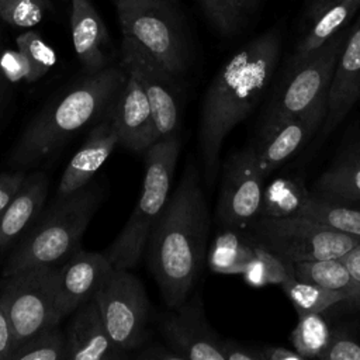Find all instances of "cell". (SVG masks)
<instances>
[{
	"label": "cell",
	"mask_w": 360,
	"mask_h": 360,
	"mask_svg": "<svg viewBox=\"0 0 360 360\" xmlns=\"http://www.w3.org/2000/svg\"><path fill=\"white\" fill-rule=\"evenodd\" d=\"M281 31L274 27L239 48L217 72L202 98L198 145L204 180L212 186L229 132L257 105L276 72Z\"/></svg>",
	"instance_id": "1"
},
{
	"label": "cell",
	"mask_w": 360,
	"mask_h": 360,
	"mask_svg": "<svg viewBox=\"0 0 360 360\" xmlns=\"http://www.w3.org/2000/svg\"><path fill=\"white\" fill-rule=\"evenodd\" d=\"M208 231V205L200 172L191 160L146 243L150 273L169 308L183 304L194 288L207 259Z\"/></svg>",
	"instance_id": "2"
},
{
	"label": "cell",
	"mask_w": 360,
	"mask_h": 360,
	"mask_svg": "<svg viewBox=\"0 0 360 360\" xmlns=\"http://www.w3.org/2000/svg\"><path fill=\"white\" fill-rule=\"evenodd\" d=\"M125 79L122 65L87 73L28 124L13 148L10 163L18 169L35 165L73 134L96 124L110 111Z\"/></svg>",
	"instance_id": "3"
},
{
	"label": "cell",
	"mask_w": 360,
	"mask_h": 360,
	"mask_svg": "<svg viewBox=\"0 0 360 360\" xmlns=\"http://www.w3.org/2000/svg\"><path fill=\"white\" fill-rule=\"evenodd\" d=\"M104 197V188L90 181L69 195H56L28 228L10 255L3 277L35 266H60L80 249L82 238Z\"/></svg>",
	"instance_id": "4"
},
{
	"label": "cell",
	"mask_w": 360,
	"mask_h": 360,
	"mask_svg": "<svg viewBox=\"0 0 360 360\" xmlns=\"http://www.w3.org/2000/svg\"><path fill=\"white\" fill-rule=\"evenodd\" d=\"M121 48L135 51L169 75L181 76L190 63V41L173 0H115Z\"/></svg>",
	"instance_id": "5"
},
{
	"label": "cell",
	"mask_w": 360,
	"mask_h": 360,
	"mask_svg": "<svg viewBox=\"0 0 360 360\" xmlns=\"http://www.w3.org/2000/svg\"><path fill=\"white\" fill-rule=\"evenodd\" d=\"M179 153V135L162 138L145 152V176L141 195L124 228L104 252L112 267L131 270L139 262L149 235L172 194Z\"/></svg>",
	"instance_id": "6"
},
{
	"label": "cell",
	"mask_w": 360,
	"mask_h": 360,
	"mask_svg": "<svg viewBox=\"0 0 360 360\" xmlns=\"http://www.w3.org/2000/svg\"><path fill=\"white\" fill-rule=\"evenodd\" d=\"M246 232L256 245L290 263L342 257L360 242L305 217H257Z\"/></svg>",
	"instance_id": "7"
},
{
	"label": "cell",
	"mask_w": 360,
	"mask_h": 360,
	"mask_svg": "<svg viewBox=\"0 0 360 360\" xmlns=\"http://www.w3.org/2000/svg\"><path fill=\"white\" fill-rule=\"evenodd\" d=\"M58 280L59 266H35L4 276L0 304L11 325L14 350L37 333L60 323L56 315Z\"/></svg>",
	"instance_id": "8"
},
{
	"label": "cell",
	"mask_w": 360,
	"mask_h": 360,
	"mask_svg": "<svg viewBox=\"0 0 360 360\" xmlns=\"http://www.w3.org/2000/svg\"><path fill=\"white\" fill-rule=\"evenodd\" d=\"M94 297L110 338L129 357L148 336L150 305L142 281L128 269L112 267Z\"/></svg>",
	"instance_id": "9"
},
{
	"label": "cell",
	"mask_w": 360,
	"mask_h": 360,
	"mask_svg": "<svg viewBox=\"0 0 360 360\" xmlns=\"http://www.w3.org/2000/svg\"><path fill=\"white\" fill-rule=\"evenodd\" d=\"M349 28L346 25L300 65L290 69L287 80L263 115L259 132L328 98L338 56L349 34Z\"/></svg>",
	"instance_id": "10"
},
{
	"label": "cell",
	"mask_w": 360,
	"mask_h": 360,
	"mask_svg": "<svg viewBox=\"0 0 360 360\" xmlns=\"http://www.w3.org/2000/svg\"><path fill=\"white\" fill-rule=\"evenodd\" d=\"M264 180L253 143L225 160L215 211L221 228L245 231L250 226L260 214Z\"/></svg>",
	"instance_id": "11"
},
{
	"label": "cell",
	"mask_w": 360,
	"mask_h": 360,
	"mask_svg": "<svg viewBox=\"0 0 360 360\" xmlns=\"http://www.w3.org/2000/svg\"><path fill=\"white\" fill-rule=\"evenodd\" d=\"M160 332L181 360H224L222 338L210 325L200 295L165 314Z\"/></svg>",
	"instance_id": "12"
},
{
	"label": "cell",
	"mask_w": 360,
	"mask_h": 360,
	"mask_svg": "<svg viewBox=\"0 0 360 360\" xmlns=\"http://www.w3.org/2000/svg\"><path fill=\"white\" fill-rule=\"evenodd\" d=\"M328 98L318 101L305 111L284 118L259 132L253 143L262 174L267 179L281 163L295 155L322 127Z\"/></svg>",
	"instance_id": "13"
},
{
	"label": "cell",
	"mask_w": 360,
	"mask_h": 360,
	"mask_svg": "<svg viewBox=\"0 0 360 360\" xmlns=\"http://www.w3.org/2000/svg\"><path fill=\"white\" fill-rule=\"evenodd\" d=\"M121 65L141 83L155 120L158 141L177 135L180 127V101L174 76L169 75L143 55L121 48Z\"/></svg>",
	"instance_id": "14"
},
{
	"label": "cell",
	"mask_w": 360,
	"mask_h": 360,
	"mask_svg": "<svg viewBox=\"0 0 360 360\" xmlns=\"http://www.w3.org/2000/svg\"><path fill=\"white\" fill-rule=\"evenodd\" d=\"M360 100V14L349 28L330 82L321 135L329 136Z\"/></svg>",
	"instance_id": "15"
},
{
	"label": "cell",
	"mask_w": 360,
	"mask_h": 360,
	"mask_svg": "<svg viewBox=\"0 0 360 360\" xmlns=\"http://www.w3.org/2000/svg\"><path fill=\"white\" fill-rule=\"evenodd\" d=\"M112 270L111 262L104 253L76 250L59 266L56 315L58 319L73 314L83 302L91 298L108 273Z\"/></svg>",
	"instance_id": "16"
},
{
	"label": "cell",
	"mask_w": 360,
	"mask_h": 360,
	"mask_svg": "<svg viewBox=\"0 0 360 360\" xmlns=\"http://www.w3.org/2000/svg\"><path fill=\"white\" fill-rule=\"evenodd\" d=\"M110 114L122 148L146 152L158 141L150 104L134 75L127 72L125 83L112 103Z\"/></svg>",
	"instance_id": "17"
},
{
	"label": "cell",
	"mask_w": 360,
	"mask_h": 360,
	"mask_svg": "<svg viewBox=\"0 0 360 360\" xmlns=\"http://www.w3.org/2000/svg\"><path fill=\"white\" fill-rule=\"evenodd\" d=\"M65 335L68 360L128 359L110 338L94 295L73 311Z\"/></svg>",
	"instance_id": "18"
},
{
	"label": "cell",
	"mask_w": 360,
	"mask_h": 360,
	"mask_svg": "<svg viewBox=\"0 0 360 360\" xmlns=\"http://www.w3.org/2000/svg\"><path fill=\"white\" fill-rule=\"evenodd\" d=\"M118 145V134L108 111L94 124L82 148L68 163L59 180L56 195H69L89 184Z\"/></svg>",
	"instance_id": "19"
},
{
	"label": "cell",
	"mask_w": 360,
	"mask_h": 360,
	"mask_svg": "<svg viewBox=\"0 0 360 360\" xmlns=\"http://www.w3.org/2000/svg\"><path fill=\"white\" fill-rule=\"evenodd\" d=\"M48 197V177L35 172L25 176L15 197L0 214V255L37 221Z\"/></svg>",
	"instance_id": "20"
},
{
	"label": "cell",
	"mask_w": 360,
	"mask_h": 360,
	"mask_svg": "<svg viewBox=\"0 0 360 360\" xmlns=\"http://www.w3.org/2000/svg\"><path fill=\"white\" fill-rule=\"evenodd\" d=\"M70 32L76 56L86 73L104 69L107 66L104 53L107 28L89 0H72Z\"/></svg>",
	"instance_id": "21"
},
{
	"label": "cell",
	"mask_w": 360,
	"mask_h": 360,
	"mask_svg": "<svg viewBox=\"0 0 360 360\" xmlns=\"http://www.w3.org/2000/svg\"><path fill=\"white\" fill-rule=\"evenodd\" d=\"M359 10L360 0H330L323 4L311 17V27L298 41L290 59V69L300 65L305 58L343 30Z\"/></svg>",
	"instance_id": "22"
},
{
	"label": "cell",
	"mask_w": 360,
	"mask_h": 360,
	"mask_svg": "<svg viewBox=\"0 0 360 360\" xmlns=\"http://www.w3.org/2000/svg\"><path fill=\"white\" fill-rule=\"evenodd\" d=\"M315 191L328 198L360 204V142L339 152L318 177Z\"/></svg>",
	"instance_id": "23"
},
{
	"label": "cell",
	"mask_w": 360,
	"mask_h": 360,
	"mask_svg": "<svg viewBox=\"0 0 360 360\" xmlns=\"http://www.w3.org/2000/svg\"><path fill=\"white\" fill-rule=\"evenodd\" d=\"M294 277L342 292L347 302L360 307V287L353 280L342 257L304 260L292 263Z\"/></svg>",
	"instance_id": "24"
},
{
	"label": "cell",
	"mask_w": 360,
	"mask_h": 360,
	"mask_svg": "<svg viewBox=\"0 0 360 360\" xmlns=\"http://www.w3.org/2000/svg\"><path fill=\"white\" fill-rule=\"evenodd\" d=\"M256 243L249 233L240 229L222 228L210 252V269L221 274H242L255 256Z\"/></svg>",
	"instance_id": "25"
},
{
	"label": "cell",
	"mask_w": 360,
	"mask_h": 360,
	"mask_svg": "<svg viewBox=\"0 0 360 360\" xmlns=\"http://www.w3.org/2000/svg\"><path fill=\"white\" fill-rule=\"evenodd\" d=\"M309 197L311 191L302 180L290 176L276 177L264 186L259 217H300Z\"/></svg>",
	"instance_id": "26"
},
{
	"label": "cell",
	"mask_w": 360,
	"mask_h": 360,
	"mask_svg": "<svg viewBox=\"0 0 360 360\" xmlns=\"http://www.w3.org/2000/svg\"><path fill=\"white\" fill-rule=\"evenodd\" d=\"M300 217L316 221L335 231L360 238V208L353 202L311 193Z\"/></svg>",
	"instance_id": "27"
},
{
	"label": "cell",
	"mask_w": 360,
	"mask_h": 360,
	"mask_svg": "<svg viewBox=\"0 0 360 360\" xmlns=\"http://www.w3.org/2000/svg\"><path fill=\"white\" fill-rule=\"evenodd\" d=\"M281 288L298 315L322 314L336 304L347 302L346 295L342 292L295 277L283 283Z\"/></svg>",
	"instance_id": "28"
},
{
	"label": "cell",
	"mask_w": 360,
	"mask_h": 360,
	"mask_svg": "<svg viewBox=\"0 0 360 360\" xmlns=\"http://www.w3.org/2000/svg\"><path fill=\"white\" fill-rule=\"evenodd\" d=\"M332 339V330L322 314L298 315L297 326L290 335L294 350L304 359H319Z\"/></svg>",
	"instance_id": "29"
},
{
	"label": "cell",
	"mask_w": 360,
	"mask_h": 360,
	"mask_svg": "<svg viewBox=\"0 0 360 360\" xmlns=\"http://www.w3.org/2000/svg\"><path fill=\"white\" fill-rule=\"evenodd\" d=\"M243 280L252 287L278 284L294 277L292 263L283 260L267 249L256 245L255 256L242 273Z\"/></svg>",
	"instance_id": "30"
},
{
	"label": "cell",
	"mask_w": 360,
	"mask_h": 360,
	"mask_svg": "<svg viewBox=\"0 0 360 360\" xmlns=\"http://www.w3.org/2000/svg\"><path fill=\"white\" fill-rule=\"evenodd\" d=\"M10 360H68L66 335L59 325L48 328L20 345Z\"/></svg>",
	"instance_id": "31"
},
{
	"label": "cell",
	"mask_w": 360,
	"mask_h": 360,
	"mask_svg": "<svg viewBox=\"0 0 360 360\" xmlns=\"http://www.w3.org/2000/svg\"><path fill=\"white\" fill-rule=\"evenodd\" d=\"M17 49L24 55L30 66L28 83L39 80L55 65V51L35 31H25L15 39Z\"/></svg>",
	"instance_id": "32"
},
{
	"label": "cell",
	"mask_w": 360,
	"mask_h": 360,
	"mask_svg": "<svg viewBox=\"0 0 360 360\" xmlns=\"http://www.w3.org/2000/svg\"><path fill=\"white\" fill-rule=\"evenodd\" d=\"M46 8L48 0H0V18L14 28H32Z\"/></svg>",
	"instance_id": "33"
},
{
	"label": "cell",
	"mask_w": 360,
	"mask_h": 360,
	"mask_svg": "<svg viewBox=\"0 0 360 360\" xmlns=\"http://www.w3.org/2000/svg\"><path fill=\"white\" fill-rule=\"evenodd\" d=\"M211 24L222 34H235L245 17L238 0H198Z\"/></svg>",
	"instance_id": "34"
},
{
	"label": "cell",
	"mask_w": 360,
	"mask_h": 360,
	"mask_svg": "<svg viewBox=\"0 0 360 360\" xmlns=\"http://www.w3.org/2000/svg\"><path fill=\"white\" fill-rule=\"evenodd\" d=\"M321 360H360V338L346 329L332 330V339Z\"/></svg>",
	"instance_id": "35"
},
{
	"label": "cell",
	"mask_w": 360,
	"mask_h": 360,
	"mask_svg": "<svg viewBox=\"0 0 360 360\" xmlns=\"http://www.w3.org/2000/svg\"><path fill=\"white\" fill-rule=\"evenodd\" d=\"M0 70L13 82L25 80L30 77V66L20 51H6L0 55Z\"/></svg>",
	"instance_id": "36"
},
{
	"label": "cell",
	"mask_w": 360,
	"mask_h": 360,
	"mask_svg": "<svg viewBox=\"0 0 360 360\" xmlns=\"http://www.w3.org/2000/svg\"><path fill=\"white\" fill-rule=\"evenodd\" d=\"M224 360H262L260 345H246L231 338H222Z\"/></svg>",
	"instance_id": "37"
},
{
	"label": "cell",
	"mask_w": 360,
	"mask_h": 360,
	"mask_svg": "<svg viewBox=\"0 0 360 360\" xmlns=\"http://www.w3.org/2000/svg\"><path fill=\"white\" fill-rule=\"evenodd\" d=\"M25 180L24 170L0 173V214L7 208Z\"/></svg>",
	"instance_id": "38"
},
{
	"label": "cell",
	"mask_w": 360,
	"mask_h": 360,
	"mask_svg": "<svg viewBox=\"0 0 360 360\" xmlns=\"http://www.w3.org/2000/svg\"><path fill=\"white\" fill-rule=\"evenodd\" d=\"M14 350L13 330L6 311L0 304V360H10Z\"/></svg>",
	"instance_id": "39"
},
{
	"label": "cell",
	"mask_w": 360,
	"mask_h": 360,
	"mask_svg": "<svg viewBox=\"0 0 360 360\" xmlns=\"http://www.w3.org/2000/svg\"><path fill=\"white\" fill-rule=\"evenodd\" d=\"M262 360H304V357L294 349L277 345H260Z\"/></svg>",
	"instance_id": "40"
},
{
	"label": "cell",
	"mask_w": 360,
	"mask_h": 360,
	"mask_svg": "<svg viewBox=\"0 0 360 360\" xmlns=\"http://www.w3.org/2000/svg\"><path fill=\"white\" fill-rule=\"evenodd\" d=\"M136 359L145 360H181V357L173 352L167 345H153L134 354Z\"/></svg>",
	"instance_id": "41"
},
{
	"label": "cell",
	"mask_w": 360,
	"mask_h": 360,
	"mask_svg": "<svg viewBox=\"0 0 360 360\" xmlns=\"http://www.w3.org/2000/svg\"><path fill=\"white\" fill-rule=\"evenodd\" d=\"M342 260L349 269L356 284L360 287V242L356 246H353L347 253H345L342 256Z\"/></svg>",
	"instance_id": "42"
},
{
	"label": "cell",
	"mask_w": 360,
	"mask_h": 360,
	"mask_svg": "<svg viewBox=\"0 0 360 360\" xmlns=\"http://www.w3.org/2000/svg\"><path fill=\"white\" fill-rule=\"evenodd\" d=\"M238 1H239V6H240L242 11H243L245 14H248V13H250L252 10H255V7L257 6V1H259V0H238Z\"/></svg>",
	"instance_id": "43"
},
{
	"label": "cell",
	"mask_w": 360,
	"mask_h": 360,
	"mask_svg": "<svg viewBox=\"0 0 360 360\" xmlns=\"http://www.w3.org/2000/svg\"><path fill=\"white\" fill-rule=\"evenodd\" d=\"M328 1H330V0H314L312 1V4H311V8H309V14H311V17L323 6V4H326Z\"/></svg>",
	"instance_id": "44"
},
{
	"label": "cell",
	"mask_w": 360,
	"mask_h": 360,
	"mask_svg": "<svg viewBox=\"0 0 360 360\" xmlns=\"http://www.w3.org/2000/svg\"><path fill=\"white\" fill-rule=\"evenodd\" d=\"M173 1H174V0H173Z\"/></svg>",
	"instance_id": "45"
}]
</instances>
